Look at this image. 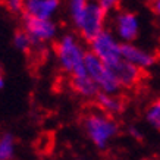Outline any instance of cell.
Masks as SVG:
<instances>
[{"instance_id":"11","label":"cell","mask_w":160,"mask_h":160,"mask_svg":"<svg viewBox=\"0 0 160 160\" xmlns=\"http://www.w3.org/2000/svg\"><path fill=\"white\" fill-rule=\"evenodd\" d=\"M96 106L98 107V110L106 113L109 116H115L123 112L125 109V102L123 98L119 97L118 94H106V92H98L96 98H94Z\"/></svg>"},{"instance_id":"5","label":"cell","mask_w":160,"mask_h":160,"mask_svg":"<svg viewBox=\"0 0 160 160\" xmlns=\"http://www.w3.org/2000/svg\"><path fill=\"white\" fill-rule=\"evenodd\" d=\"M107 15L103 12L96 2H90L87 8V12L84 15V19L81 25L78 27V34L84 41H92L100 32L104 31V25H106Z\"/></svg>"},{"instance_id":"13","label":"cell","mask_w":160,"mask_h":160,"mask_svg":"<svg viewBox=\"0 0 160 160\" xmlns=\"http://www.w3.org/2000/svg\"><path fill=\"white\" fill-rule=\"evenodd\" d=\"M88 5H90V0H68L69 16H71V21L77 29L82 22Z\"/></svg>"},{"instance_id":"18","label":"cell","mask_w":160,"mask_h":160,"mask_svg":"<svg viewBox=\"0 0 160 160\" xmlns=\"http://www.w3.org/2000/svg\"><path fill=\"white\" fill-rule=\"evenodd\" d=\"M8 9L12 12V13H22V9H24V0H2Z\"/></svg>"},{"instance_id":"15","label":"cell","mask_w":160,"mask_h":160,"mask_svg":"<svg viewBox=\"0 0 160 160\" xmlns=\"http://www.w3.org/2000/svg\"><path fill=\"white\" fill-rule=\"evenodd\" d=\"M12 44H13L15 49L19 50V52H28V50L34 46L31 37L25 32L24 29H21V31H16V32H15L13 38H12Z\"/></svg>"},{"instance_id":"24","label":"cell","mask_w":160,"mask_h":160,"mask_svg":"<svg viewBox=\"0 0 160 160\" xmlns=\"http://www.w3.org/2000/svg\"><path fill=\"white\" fill-rule=\"evenodd\" d=\"M81 160H87V159H81Z\"/></svg>"},{"instance_id":"4","label":"cell","mask_w":160,"mask_h":160,"mask_svg":"<svg viewBox=\"0 0 160 160\" xmlns=\"http://www.w3.org/2000/svg\"><path fill=\"white\" fill-rule=\"evenodd\" d=\"M88 44H90V50L88 52H91L94 56H97L106 66H112L119 59H122L121 41L109 29H104L103 32H100Z\"/></svg>"},{"instance_id":"23","label":"cell","mask_w":160,"mask_h":160,"mask_svg":"<svg viewBox=\"0 0 160 160\" xmlns=\"http://www.w3.org/2000/svg\"><path fill=\"white\" fill-rule=\"evenodd\" d=\"M146 160H156V159H146Z\"/></svg>"},{"instance_id":"2","label":"cell","mask_w":160,"mask_h":160,"mask_svg":"<svg viewBox=\"0 0 160 160\" xmlns=\"http://www.w3.org/2000/svg\"><path fill=\"white\" fill-rule=\"evenodd\" d=\"M82 128L88 140L98 150H106L110 141L119 132V125L116 123V121L100 110L87 113L82 119Z\"/></svg>"},{"instance_id":"12","label":"cell","mask_w":160,"mask_h":160,"mask_svg":"<svg viewBox=\"0 0 160 160\" xmlns=\"http://www.w3.org/2000/svg\"><path fill=\"white\" fill-rule=\"evenodd\" d=\"M71 87L78 96H81L84 98H96V96L100 92L98 87L88 75L71 78Z\"/></svg>"},{"instance_id":"20","label":"cell","mask_w":160,"mask_h":160,"mask_svg":"<svg viewBox=\"0 0 160 160\" xmlns=\"http://www.w3.org/2000/svg\"><path fill=\"white\" fill-rule=\"evenodd\" d=\"M129 131H131V134L135 137V138H138V140L141 138V134H140V131H138V129H135V128H131Z\"/></svg>"},{"instance_id":"10","label":"cell","mask_w":160,"mask_h":160,"mask_svg":"<svg viewBox=\"0 0 160 160\" xmlns=\"http://www.w3.org/2000/svg\"><path fill=\"white\" fill-rule=\"evenodd\" d=\"M121 56L126 62L132 63L134 66L147 71L156 63V54L141 49L132 43H121Z\"/></svg>"},{"instance_id":"7","label":"cell","mask_w":160,"mask_h":160,"mask_svg":"<svg viewBox=\"0 0 160 160\" xmlns=\"http://www.w3.org/2000/svg\"><path fill=\"white\" fill-rule=\"evenodd\" d=\"M113 29L121 43H132L140 32L138 16L129 10H119L113 18Z\"/></svg>"},{"instance_id":"6","label":"cell","mask_w":160,"mask_h":160,"mask_svg":"<svg viewBox=\"0 0 160 160\" xmlns=\"http://www.w3.org/2000/svg\"><path fill=\"white\" fill-rule=\"evenodd\" d=\"M22 27L25 32L31 37L34 46L49 43L58 37V25L53 19H35V18L22 15Z\"/></svg>"},{"instance_id":"8","label":"cell","mask_w":160,"mask_h":160,"mask_svg":"<svg viewBox=\"0 0 160 160\" xmlns=\"http://www.w3.org/2000/svg\"><path fill=\"white\" fill-rule=\"evenodd\" d=\"M107 68L115 75L121 88H135L137 85H140V82L144 78V72H146L134 66L132 63L126 62L125 59H119L116 63H113L112 66H107Z\"/></svg>"},{"instance_id":"16","label":"cell","mask_w":160,"mask_h":160,"mask_svg":"<svg viewBox=\"0 0 160 160\" xmlns=\"http://www.w3.org/2000/svg\"><path fill=\"white\" fill-rule=\"evenodd\" d=\"M146 119L153 128L160 131V98L150 103V106L146 110Z\"/></svg>"},{"instance_id":"9","label":"cell","mask_w":160,"mask_h":160,"mask_svg":"<svg viewBox=\"0 0 160 160\" xmlns=\"http://www.w3.org/2000/svg\"><path fill=\"white\" fill-rule=\"evenodd\" d=\"M62 0H24L22 15L35 19L52 21L60 9Z\"/></svg>"},{"instance_id":"3","label":"cell","mask_w":160,"mask_h":160,"mask_svg":"<svg viewBox=\"0 0 160 160\" xmlns=\"http://www.w3.org/2000/svg\"><path fill=\"white\" fill-rule=\"evenodd\" d=\"M85 71H87L88 77L98 87L100 92H106V94H118L119 92L121 85L118 84L115 75L91 52H87V54H85Z\"/></svg>"},{"instance_id":"21","label":"cell","mask_w":160,"mask_h":160,"mask_svg":"<svg viewBox=\"0 0 160 160\" xmlns=\"http://www.w3.org/2000/svg\"><path fill=\"white\" fill-rule=\"evenodd\" d=\"M5 87V77H3V73H2V71H0V90Z\"/></svg>"},{"instance_id":"14","label":"cell","mask_w":160,"mask_h":160,"mask_svg":"<svg viewBox=\"0 0 160 160\" xmlns=\"http://www.w3.org/2000/svg\"><path fill=\"white\" fill-rule=\"evenodd\" d=\"M16 154V138L12 132L0 135V160H13Z\"/></svg>"},{"instance_id":"25","label":"cell","mask_w":160,"mask_h":160,"mask_svg":"<svg viewBox=\"0 0 160 160\" xmlns=\"http://www.w3.org/2000/svg\"><path fill=\"white\" fill-rule=\"evenodd\" d=\"M159 56H160V53H159Z\"/></svg>"},{"instance_id":"1","label":"cell","mask_w":160,"mask_h":160,"mask_svg":"<svg viewBox=\"0 0 160 160\" xmlns=\"http://www.w3.org/2000/svg\"><path fill=\"white\" fill-rule=\"evenodd\" d=\"M56 59L60 69L71 78L87 75L85 71V49L77 35L63 34L54 46Z\"/></svg>"},{"instance_id":"19","label":"cell","mask_w":160,"mask_h":160,"mask_svg":"<svg viewBox=\"0 0 160 160\" xmlns=\"http://www.w3.org/2000/svg\"><path fill=\"white\" fill-rule=\"evenodd\" d=\"M151 10H153L157 16H160V0H154V2L151 3Z\"/></svg>"},{"instance_id":"17","label":"cell","mask_w":160,"mask_h":160,"mask_svg":"<svg viewBox=\"0 0 160 160\" xmlns=\"http://www.w3.org/2000/svg\"><path fill=\"white\" fill-rule=\"evenodd\" d=\"M96 3H97L98 8L107 15V13H110V12L118 10L121 0H96Z\"/></svg>"},{"instance_id":"22","label":"cell","mask_w":160,"mask_h":160,"mask_svg":"<svg viewBox=\"0 0 160 160\" xmlns=\"http://www.w3.org/2000/svg\"><path fill=\"white\" fill-rule=\"evenodd\" d=\"M147 2H150V3H153V2H154V0H147Z\"/></svg>"}]
</instances>
